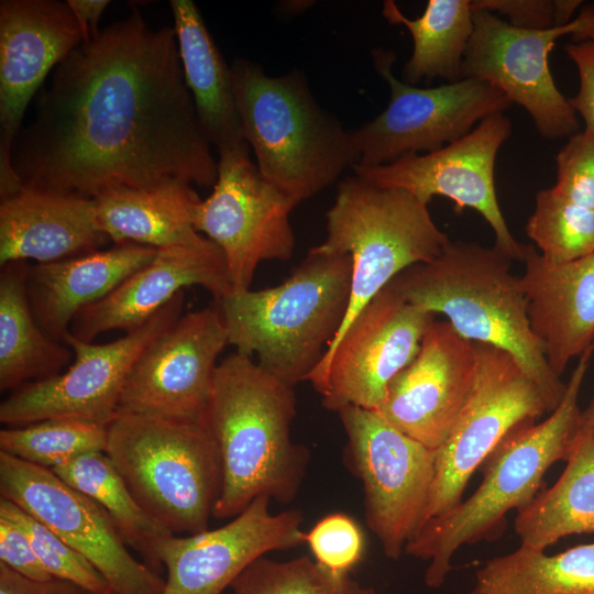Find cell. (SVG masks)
Segmentation results:
<instances>
[{
	"mask_svg": "<svg viewBox=\"0 0 594 594\" xmlns=\"http://www.w3.org/2000/svg\"><path fill=\"white\" fill-rule=\"evenodd\" d=\"M569 58L579 74V90L569 99L570 105L585 123V129L594 132V36L565 45Z\"/></svg>",
	"mask_w": 594,
	"mask_h": 594,
	"instance_id": "cell-41",
	"label": "cell"
},
{
	"mask_svg": "<svg viewBox=\"0 0 594 594\" xmlns=\"http://www.w3.org/2000/svg\"><path fill=\"white\" fill-rule=\"evenodd\" d=\"M84 42L67 1L0 2V180L15 177L11 152L32 98L48 73Z\"/></svg>",
	"mask_w": 594,
	"mask_h": 594,
	"instance_id": "cell-20",
	"label": "cell"
},
{
	"mask_svg": "<svg viewBox=\"0 0 594 594\" xmlns=\"http://www.w3.org/2000/svg\"><path fill=\"white\" fill-rule=\"evenodd\" d=\"M521 263L531 330L560 377L570 361L594 343V253L553 264L528 244Z\"/></svg>",
	"mask_w": 594,
	"mask_h": 594,
	"instance_id": "cell-23",
	"label": "cell"
},
{
	"mask_svg": "<svg viewBox=\"0 0 594 594\" xmlns=\"http://www.w3.org/2000/svg\"><path fill=\"white\" fill-rule=\"evenodd\" d=\"M110 239L98 227L94 199L22 186L0 202V266L57 262L97 251Z\"/></svg>",
	"mask_w": 594,
	"mask_h": 594,
	"instance_id": "cell-24",
	"label": "cell"
},
{
	"mask_svg": "<svg viewBox=\"0 0 594 594\" xmlns=\"http://www.w3.org/2000/svg\"><path fill=\"white\" fill-rule=\"evenodd\" d=\"M156 251L122 242L107 250L29 265L28 294L37 323L48 337L63 342L80 310L108 296L150 263Z\"/></svg>",
	"mask_w": 594,
	"mask_h": 594,
	"instance_id": "cell-25",
	"label": "cell"
},
{
	"mask_svg": "<svg viewBox=\"0 0 594 594\" xmlns=\"http://www.w3.org/2000/svg\"><path fill=\"white\" fill-rule=\"evenodd\" d=\"M348 466L362 482L365 521L384 554L398 559L425 521L435 480L436 450L406 436L376 410L338 413Z\"/></svg>",
	"mask_w": 594,
	"mask_h": 594,
	"instance_id": "cell-9",
	"label": "cell"
},
{
	"mask_svg": "<svg viewBox=\"0 0 594 594\" xmlns=\"http://www.w3.org/2000/svg\"><path fill=\"white\" fill-rule=\"evenodd\" d=\"M107 594H113V593H112V592H109V593H107Z\"/></svg>",
	"mask_w": 594,
	"mask_h": 594,
	"instance_id": "cell-46",
	"label": "cell"
},
{
	"mask_svg": "<svg viewBox=\"0 0 594 594\" xmlns=\"http://www.w3.org/2000/svg\"><path fill=\"white\" fill-rule=\"evenodd\" d=\"M580 432L594 433V399L581 411Z\"/></svg>",
	"mask_w": 594,
	"mask_h": 594,
	"instance_id": "cell-44",
	"label": "cell"
},
{
	"mask_svg": "<svg viewBox=\"0 0 594 594\" xmlns=\"http://www.w3.org/2000/svg\"><path fill=\"white\" fill-rule=\"evenodd\" d=\"M326 219L327 237L315 248L352 258L350 304L339 334L399 273L430 262L450 241L428 205L358 175L339 183Z\"/></svg>",
	"mask_w": 594,
	"mask_h": 594,
	"instance_id": "cell-8",
	"label": "cell"
},
{
	"mask_svg": "<svg viewBox=\"0 0 594 594\" xmlns=\"http://www.w3.org/2000/svg\"><path fill=\"white\" fill-rule=\"evenodd\" d=\"M271 501L255 498L219 528L166 537L157 550L167 572L162 594H221L256 559L301 544L302 513L273 514Z\"/></svg>",
	"mask_w": 594,
	"mask_h": 594,
	"instance_id": "cell-19",
	"label": "cell"
},
{
	"mask_svg": "<svg viewBox=\"0 0 594 594\" xmlns=\"http://www.w3.org/2000/svg\"><path fill=\"white\" fill-rule=\"evenodd\" d=\"M315 561L336 574H350L364 554V535L356 521L343 514L332 513L318 520L305 532Z\"/></svg>",
	"mask_w": 594,
	"mask_h": 594,
	"instance_id": "cell-37",
	"label": "cell"
},
{
	"mask_svg": "<svg viewBox=\"0 0 594 594\" xmlns=\"http://www.w3.org/2000/svg\"><path fill=\"white\" fill-rule=\"evenodd\" d=\"M52 471L101 506L127 546L136 551L150 568H162L157 550L160 543L173 532L138 503L105 452L80 455Z\"/></svg>",
	"mask_w": 594,
	"mask_h": 594,
	"instance_id": "cell-32",
	"label": "cell"
},
{
	"mask_svg": "<svg viewBox=\"0 0 594 594\" xmlns=\"http://www.w3.org/2000/svg\"><path fill=\"white\" fill-rule=\"evenodd\" d=\"M191 286L204 287L217 301L232 292L222 251L207 238L195 245L158 249L108 296L80 310L69 332L92 342L110 330L132 331Z\"/></svg>",
	"mask_w": 594,
	"mask_h": 594,
	"instance_id": "cell-22",
	"label": "cell"
},
{
	"mask_svg": "<svg viewBox=\"0 0 594 594\" xmlns=\"http://www.w3.org/2000/svg\"><path fill=\"white\" fill-rule=\"evenodd\" d=\"M138 503L173 534L208 529L222 473L204 421L120 414L105 452Z\"/></svg>",
	"mask_w": 594,
	"mask_h": 594,
	"instance_id": "cell-7",
	"label": "cell"
},
{
	"mask_svg": "<svg viewBox=\"0 0 594 594\" xmlns=\"http://www.w3.org/2000/svg\"><path fill=\"white\" fill-rule=\"evenodd\" d=\"M0 515L13 519L25 530L35 556L52 578L69 581L91 594L111 592L107 581L85 557L21 507L1 498Z\"/></svg>",
	"mask_w": 594,
	"mask_h": 594,
	"instance_id": "cell-36",
	"label": "cell"
},
{
	"mask_svg": "<svg viewBox=\"0 0 594 594\" xmlns=\"http://www.w3.org/2000/svg\"><path fill=\"white\" fill-rule=\"evenodd\" d=\"M474 346V383L450 436L436 450L424 524L462 502L472 474L509 431L549 413L540 388L512 354L484 343Z\"/></svg>",
	"mask_w": 594,
	"mask_h": 594,
	"instance_id": "cell-14",
	"label": "cell"
},
{
	"mask_svg": "<svg viewBox=\"0 0 594 594\" xmlns=\"http://www.w3.org/2000/svg\"><path fill=\"white\" fill-rule=\"evenodd\" d=\"M296 206L262 176L249 145L219 153L213 190L197 205L194 227L222 251L231 293L250 289L261 263L293 256Z\"/></svg>",
	"mask_w": 594,
	"mask_h": 594,
	"instance_id": "cell-15",
	"label": "cell"
},
{
	"mask_svg": "<svg viewBox=\"0 0 594 594\" xmlns=\"http://www.w3.org/2000/svg\"><path fill=\"white\" fill-rule=\"evenodd\" d=\"M200 200L183 180L150 188H116L94 199L95 216L113 244L132 242L156 250L189 246L205 240L194 227Z\"/></svg>",
	"mask_w": 594,
	"mask_h": 594,
	"instance_id": "cell-27",
	"label": "cell"
},
{
	"mask_svg": "<svg viewBox=\"0 0 594 594\" xmlns=\"http://www.w3.org/2000/svg\"><path fill=\"white\" fill-rule=\"evenodd\" d=\"M233 594H378L350 574H336L309 556L278 561L263 556L231 583Z\"/></svg>",
	"mask_w": 594,
	"mask_h": 594,
	"instance_id": "cell-35",
	"label": "cell"
},
{
	"mask_svg": "<svg viewBox=\"0 0 594 594\" xmlns=\"http://www.w3.org/2000/svg\"><path fill=\"white\" fill-rule=\"evenodd\" d=\"M0 495L85 557L113 594H162L165 580L129 552L101 506L52 470L0 451Z\"/></svg>",
	"mask_w": 594,
	"mask_h": 594,
	"instance_id": "cell-16",
	"label": "cell"
},
{
	"mask_svg": "<svg viewBox=\"0 0 594 594\" xmlns=\"http://www.w3.org/2000/svg\"><path fill=\"white\" fill-rule=\"evenodd\" d=\"M184 292L143 326L108 343L96 344L74 337L63 342L74 363L55 376L30 382L11 392L0 404V422L19 427L52 418H68L108 427L119 415L125 382L144 350L180 316Z\"/></svg>",
	"mask_w": 594,
	"mask_h": 594,
	"instance_id": "cell-11",
	"label": "cell"
},
{
	"mask_svg": "<svg viewBox=\"0 0 594 594\" xmlns=\"http://www.w3.org/2000/svg\"><path fill=\"white\" fill-rule=\"evenodd\" d=\"M84 35V42L99 33V20L109 6L108 0H66Z\"/></svg>",
	"mask_w": 594,
	"mask_h": 594,
	"instance_id": "cell-43",
	"label": "cell"
},
{
	"mask_svg": "<svg viewBox=\"0 0 594 594\" xmlns=\"http://www.w3.org/2000/svg\"><path fill=\"white\" fill-rule=\"evenodd\" d=\"M372 57L391 97L385 110L352 131L360 155L355 165L378 166L410 153L437 151L512 106L505 94L488 82L462 78L419 88L394 75L396 56L391 50L374 48Z\"/></svg>",
	"mask_w": 594,
	"mask_h": 594,
	"instance_id": "cell-12",
	"label": "cell"
},
{
	"mask_svg": "<svg viewBox=\"0 0 594 594\" xmlns=\"http://www.w3.org/2000/svg\"><path fill=\"white\" fill-rule=\"evenodd\" d=\"M475 372L474 342L459 336L448 320L433 319L417 355L391 381L376 411L406 436L437 450L465 406Z\"/></svg>",
	"mask_w": 594,
	"mask_h": 594,
	"instance_id": "cell-21",
	"label": "cell"
},
{
	"mask_svg": "<svg viewBox=\"0 0 594 594\" xmlns=\"http://www.w3.org/2000/svg\"><path fill=\"white\" fill-rule=\"evenodd\" d=\"M187 88L201 129L218 153L248 145L228 66L191 0L169 1Z\"/></svg>",
	"mask_w": 594,
	"mask_h": 594,
	"instance_id": "cell-26",
	"label": "cell"
},
{
	"mask_svg": "<svg viewBox=\"0 0 594 594\" xmlns=\"http://www.w3.org/2000/svg\"><path fill=\"white\" fill-rule=\"evenodd\" d=\"M108 427L52 418L0 431V451L25 462L54 469L80 455L106 452Z\"/></svg>",
	"mask_w": 594,
	"mask_h": 594,
	"instance_id": "cell-33",
	"label": "cell"
},
{
	"mask_svg": "<svg viewBox=\"0 0 594 594\" xmlns=\"http://www.w3.org/2000/svg\"><path fill=\"white\" fill-rule=\"evenodd\" d=\"M475 579L477 594H594V542L554 556L520 544L486 561Z\"/></svg>",
	"mask_w": 594,
	"mask_h": 594,
	"instance_id": "cell-31",
	"label": "cell"
},
{
	"mask_svg": "<svg viewBox=\"0 0 594 594\" xmlns=\"http://www.w3.org/2000/svg\"><path fill=\"white\" fill-rule=\"evenodd\" d=\"M564 35L573 42L594 36V3L583 4L568 24L547 30L518 29L492 12L473 10L462 78L497 87L530 114L542 138H570L579 131L578 116L557 87L548 63L556 41Z\"/></svg>",
	"mask_w": 594,
	"mask_h": 594,
	"instance_id": "cell-10",
	"label": "cell"
},
{
	"mask_svg": "<svg viewBox=\"0 0 594 594\" xmlns=\"http://www.w3.org/2000/svg\"><path fill=\"white\" fill-rule=\"evenodd\" d=\"M11 167L25 187L86 199L169 180L213 187L218 161L174 28L152 29L134 9L79 44L37 94Z\"/></svg>",
	"mask_w": 594,
	"mask_h": 594,
	"instance_id": "cell-1",
	"label": "cell"
},
{
	"mask_svg": "<svg viewBox=\"0 0 594 594\" xmlns=\"http://www.w3.org/2000/svg\"><path fill=\"white\" fill-rule=\"evenodd\" d=\"M594 353L592 343L580 356L564 395L541 422L526 421L509 431L481 465L476 491L449 512L427 520L405 553L429 561L425 582L440 587L453 554L464 544L491 539L512 509H521L538 494L548 469L566 461L580 432L579 396Z\"/></svg>",
	"mask_w": 594,
	"mask_h": 594,
	"instance_id": "cell-4",
	"label": "cell"
},
{
	"mask_svg": "<svg viewBox=\"0 0 594 594\" xmlns=\"http://www.w3.org/2000/svg\"><path fill=\"white\" fill-rule=\"evenodd\" d=\"M520 544L544 551L561 538L594 532V433H581L558 481L518 510Z\"/></svg>",
	"mask_w": 594,
	"mask_h": 594,
	"instance_id": "cell-29",
	"label": "cell"
},
{
	"mask_svg": "<svg viewBox=\"0 0 594 594\" xmlns=\"http://www.w3.org/2000/svg\"><path fill=\"white\" fill-rule=\"evenodd\" d=\"M29 265L11 262L0 271L1 392L59 374L73 353L37 323L28 294Z\"/></svg>",
	"mask_w": 594,
	"mask_h": 594,
	"instance_id": "cell-28",
	"label": "cell"
},
{
	"mask_svg": "<svg viewBox=\"0 0 594 594\" xmlns=\"http://www.w3.org/2000/svg\"><path fill=\"white\" fill-rule=\"evenodd\" d=\"M351 280L350 255L311 248L283 283L218 300L229 344L292 386L307 381L342 328Z\"/></svg>",
	"mask_w": 594,
	"mask_h": 594,
	"instance_id": "cell-5",
	"label": "cell"
},
{
	"mask_svg": "<svg viewBox=\"0 0 594 594\" xmlns=\"http://www.w3.org/2000/svg\"><path fill=\"white\" fill-rule=\"evenodd\" d=\"M556 163L557 182L551 188L573 204L594 209V132L584 129L570 136Z\"/></svg>",
	"mask_w": 594,
	"mask_h": 594,
	"instance_id": "cell-38",
	"label": "cell"
},
{
	"mask_svg": "<svg viewBox=\"0 0 594 594\" xmlns=\"http://www.w3.org/2000/svg\"><path fill=\"white\" fill-rule=\"evenodd\" d=\"M0 563L32 580L52 579L35 556L25 530L3 515H0Z\"/></svg>",
	"mask_w": 594,
	"mask_h": 594,
	"instance_id": "cell-40",
	"label": "cell"
},
{
	"mask_svg": "<svg viewBox=\"0 0 594 594\" xmlns=\"http://www.w3.org/2000/svg\"><path fill=\"white\" fill-rule=\"evenodd\" d=\"M382 14L388 23L404 25L413 37L403 81L415 86L422 79H462V63L473 32L471 0H429L417 19L407 18L395 1L386 0Z\"/></svg>",
	"mask_w": 594,
	"mask_h": 594,
	"instance_id": "cell-30",
	"label": "cell"
},
{
	"mask_svg": "<svg viewBox=\"0 0 594 594\" xmlns=\"http://www.w3.org/2000/svg\"><path fill=\"white\" fill-rule=\"evenodd\" d=\"M468 594H477L476 591L473 588L471 592H469Z\"/></svg>",
	"mask_w": 594,
	"mask_h": 594,
	"instance_id": "cell-45",
	"label": "cell"
},
{
	"mask_svg": "<svg viewBox=\"0 0 594 594\" xmlns=\"http://www.w3.org/2000/svg\"><path fill=\"white\" fill-rule=\"evenodd\" d=\"M294 387L249 355L234 352L219 362L204 415L222 473L213 517L232 519L263 495L295 499L310 454L290 436Z\"/></svg>",
	"mask_w": 594,
	"mask_h": 594,
	"instance_id": "cell-2",
	"label": "cell"
},
{
	"mask_svg": "<svg viewBox=\"0 0 594 594\" xmlns=\"http://www.w3.org/2000/svg\"><path fill=\"white\" fill-rule=\"evenodd\" d=\"M510 134V119L497 113L437 151L410 153L378 166L354 165L353 169L378 186L406 190L425 205L442 196L452 200L458 211H477L493 230L495 245L514 261L522 262L526 245L513 237L494 183L497 153Z\"/></svg>",
	"mask_w": 594,
	"mask_h": 594,
	"instance_id": "cell-17",
	"label": "cell"
},
{
	"mask_svg": "<svg viewBox=\"0 0 594 594\" xmlns=\"http://www.w3.org/2000/svg\"><path fill=\"white\" fill-rule=\"evenodd\" d=\"M473 10L505 15L508 23L522 30L561 26L558 0H471Z\"/></svg>",
	"mask_w": 594,
	"mask_h": 594,
	"instance_id": "cell-39",
	"label": "cell"
},
{
	"mask_svg": "<svg viewBox=\"0 0 594 594\" xmlns=\"http://www.w3.org/2000/svg\"><path fill=\"white\" fill-rule=\"evenodd\" d=\"M433 319L389 283L331 343L307 382L328 410H377L391 381L417 355Z\"/></svg>",
	"mask_w": 594,
	"mask_h": 594,
	"instance_id": "cell-13",
	"label": "cell"
},
{
	"mask_svg": "<svg viewBox=\"0 0 594 594\" xmlns=\"http://www.w3.org/2000/svg\"><path fill=\"white\" fill-rule=\"evenodd\" d=\"M242 131L262 176L296 205L336 182L360 155L352 131L323 110L306 77H272L249 59L231 65Z\"/></svg>",
	"mask_w": 594,
	"mask_h": 594,
	"instance_id": "cell-6",
	"label": "cell"
},
{
	"mask_svg": "<svg viewBox=\"0 0 594 594\" xmlns=\"http://www.w3.org/2000/svg\"><path fill=\"white\" fill-rule=\"evenodd\" d=\"M0 594H91L65 580L44 581L25 578L0 563Z\"/></svg>",
	"mask_w": 594,
	"mask_h": 594,
	"instance_id": "cell-42",
	"label": "cell"
},
{
	"mask_svg": "<svg viewBox=\"0 0 594 594\" xmlns=\"http://www.w3.org/2000/svg\"><path fill=\"white\" fill-rule=\"evenodd\" d=\"M513 262L495 244L449 241L437 257L406 268L391 283L410 304L446 316L462 338L512 354L552 413L566 384L549 367L531 330L521 277L514 274Z\"/></svg>",
	"mask_w": 594,
	"mask_h": 594,
	"instance_id": "cell-3",
	"label": "cell"
},
{
	"mask_svg": "<svg viewBox=\"0 0 594 594\" xmlns=\"http://www.w3.org/2000/svg\"><path fill=\"white\" fill-rule=\"evenodd\" d=\"M525 230L550 263H568L594 253V209L569 201L551 187L536 194Z\"/></svg>",
	"mask_w": 594,
	"mask_h": 594,
	"instance_id": "cell-34",
	"label": "cell"
},
{
	"mask_svg": "<svg viewBox=\"0 0 594 594\" xmlns=\"http://www.w3.org/2000/svg\"><path fill=\"white\" fill-rule=\"evenodd\" d=\"M227 345L228 331L218 301L182 315L134 364L119 415L204 419L217 360Z\"/></svg>",
	"mask_w": 594,
	"mask_h": 594,
	"instance_id": "cell-18",
	"label": "cell"
}]
</instances>
